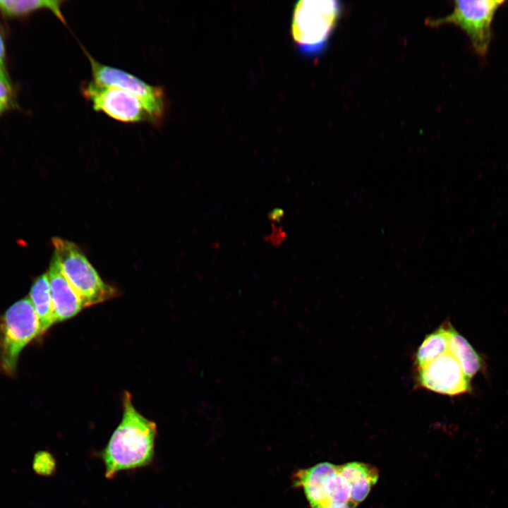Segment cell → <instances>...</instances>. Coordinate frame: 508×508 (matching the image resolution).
I'll use <instances>...</instances> for the list:
<instances>
[{
	"label": "cell",
	"mask_w": 508,
	"mask_h": 508,
	"mask_svg": "<svg viewBox=\"0 0 508 508\" xmlns=\"http://www.w3.org/2000/svg\"><path fill=\"white\" fill-rule=\"evenodd\" d=\"M123 408L121 421L99 454L108 479L119 472L148 466L155 456L157 433L155 423L136 410L128 392L123 394Z\"/></svg>",
	"instance_id": "1"
},
{
	"label": "cell",
	"mask_w": 508,
	"mask_h": 508,
	"mask_svg": "<svg viewBox=\"0 0 508 508\" xmlns=\"http://www.w3.org/2000/svg\"><path fill=\"white\" fill-rule=\"evenodd\" d=\"M341 13L335 0H301L293 11L291 35L298 52L315 57L327 48V42Z\"/></svg>",
	"instance_id": "2"
},
{
	"label": "cell",
	"mask_w": 508,
	"mask_h": 508,
	"mask_svg": "<svg viewBox=\"0 0 508 508\" xmlns=\"http://www.w3.org/2000/svg\"><path fill=\"white\" fill-rule=\"evenodd\" d=\"M41 334L40 323L29 297L11 306L0 316V371L13 376L21 351Z\"/></svg>",
	"instance_id": "3"
},
{
	"label": "cell",
	"mask_w": 508,
	"mask_h": 508,
	"mask_svg": "<svg viewBox=\"0 0 508 508\" xmlns=\"http://www.w3.org/2000/svg\"><path fill=\"white\" fill-rule=\"evenodd\" d=\"M52 243L62 271L84 308L118 296V291L100 278L77 245L57 237L52 238Z\"/></svg>",
	"instance_id": "4"
},
{
	"label": "cell",
	"mask_w": 508,
	"mask_h": 508,
	"mask_svg": "<svg viewBox=\"0 0 508 508\" xmlns=\"http://www.w3.org/2000/svg\"><path fill=\"white\" fill-rule=\"evenodd\" d=\"M91 68L92 81L117 87L140 99L150 113L154 125H159L167 109L165 92L162 86L152 85L141 78L116 67L100 63L82 47Z\"/></svg>",
	"instance_id": "5"
},
{
	"label": "cell",
	"mask_w": 508,
	"mask_h": 508,
	"mask_svg": "<svg viewBox=\"0 0 508 508\" xmlns=\"http://www.w3.org/2000/svg\"><path fill=\"white\" fill-rule=\"evenodd\" d=\"M504 1H456L451 13L445 17L430 20L429 24L437 26L454 24L468 37L475 52L485 56L492 38V23Z\"/></svg>",
	"instance_id": "6"
},
{
	"label": "cell",
	"mask_w": 508,
	"mask_h": 508,
	"mask_svg": "<svg viewBox=\"0 0 508 508\" xmlns=\"http://www.w3.org/2000/svg\"><path fill=\"white\" fill-rule=\"evenodd\" d=\"M80 92L92 108L123 123L150 122L152 117L143 102L133 95L117 87L85 81Z\"/></svg>",
	"instance_id": "7"
},
{
	"label": "cell",
	"mask_w": 508,
	"mask_h": 508,
	"mask_svg": "<svg viewBox=\"0 0 508 508\" xmlns=\"http://www.w3.org/2000/svg\"><path fill=\"white\" fill-rule=\"evenodd\" d=\"M416 379L421 387L451 397L467 393L471 389L470 380L449 351L418 368Z\"/></svg>",
	"instance_id": "8"
},
{
	"label": "cell",
	"mask_w": 508,
	"mask_h": 508,
	"mask_svg": "<svg viewBox=\"0 0 508 508\" xmlns=\"http://www.w3.org/2000/svg\"><path fill=\"white\" fill-rule=\"evenodd\" d=\"M47 275L55 322H62L76 315L84 308L83 302L65 277L54 253Z\"/></svg>",
	"instance_id": "9"
},
{
	"label": "cell",
	"mask_w": 508,
	"mask_h": 508,
	"mask_svg": "<svg viewBox=\"0 0 508 508\" xmlns=\"http://www.w3.org/2000/svg\"><path fill=\"white\" fill-rule=\"evenodd\" d=\"M337 469L330 463H320L295 476V483L302 487L312 508H323L329 503L325 492L327 478Z\"/></svg>",
	"instance_id": "10"
},
{
	"label": "cell",
	"mask_w": 508,
	"mask_h": 508,
	"mask_svg": "<svg viewBox=\"0 0 508 508\" xmlns=\"http://www.w3.org/2000/svg\"><path fill=\"white\" fill-rule=\"evenodd\" d=\"M337 471L350 485L351 501L356 504L366 498L379 477L376 468L362 462L337 466Z\"/></svg>",
	"instance_id": "11"
},
{
	"label": "cell",
	"mask_w": 508,
	"mask_h": 508,
	"mask_svg": "<svg viewBox=\"0 0 508 508\" xmlns=\"http://www.w3.org/2000/svg\"><path fill=\"white\" fill-rule=\"evenodd\" d=\"M449 351L459 362L464 373L471 380L482 367L480 355L470 343L447 322Z\"/></svg>",
	"instance_id": "12"
},
{
	"label": "cell",
	"mask_w": 508,
	"mask_h": 508,
	"mask_svg": "<svg viewBox=\"0 0 508 508\" xmlns=\"http://www.w3.org/2000/svg\"><path fill=\"white\" fill-rule=\"evenodd\" d=\"M29 298L38 317L43 334L55 323L47 273L39 276L35 280Z\"/></svg>",
	"instance_id": "13"
},
{
	"label": "cell",
	"mask_w": 508,
	"mask_h": 508,
	"mask_svg": "<svg viewBox=\"0 0 508 508\" xmlns=\"http://www.w3.org/2000/svg\"><path fill=\"white\" fill-rule=\"evenodd\" d=\"M449 351L447 323L428 334L418 347L415 363L416 368H422Z\"/></svg>",
	"instance_id": "14"
},
{
	"label": "cell",
	"mask_w": 508,
	"mask_h": 508,
	"mask_svg": "<svg viewBox=\"0 0 508 508\" xmlns=\"http://www.w3.org/2000/svg\"><path fill=\"white\" fill-rule=\"evenodd\" d=\"M63 4V1L57 0H0V8L11 15L23 14L37 9L47 8L66 24L61 11Z\"/></svg>",
	"instance_id": "15"
},
{
	"label": "cell",
	"mask_w": 508,
	"mask_h": 508,
	"mask_svg": "<svg viewBox=\"0 0 508 508\" xmlns=\"http://www.w3.org/2000/svg\"><path fill=\"white\" fill-rule=\"evenodd\" d=\"M325 492L329 503H346L351 501V488L337 469L328 476Z\"/></svg>",
	"instance_id": "16"
},
{
	"label": "cell",
	"mask_w": 508,
	"mask_h": 508,
	"mask_svg": "<svg viewBox=\"0 0 508 508\" xmlns=\"http://www.w3.org/2000/svg\"><path fill=\"white\" fill-rule=\"evenodd\" d=\"M32 468L38 475L49 476L55 473L56 460L49 452L40 451L35 454Z\"/></svg>",
	"instance_id": "17"
},
{
	"label": "cell",
	"mask_w": 508,
	"mask_h": 508,
	"mask_svg": "<svg viewBox=\"0 0 508 508\" xmlns=\"http://www.w3.org/2000/svg\"><path fill=\"white\" fill-rule=\"evenodd\" d=\"M11 87L0 80V112L4 110L8 104Z\"/></svg>",
	"instance_id": "18"
},
{
	"label": "cell",
	"mask_w": 508,
	"mask_h": 508,
	"mask_svg": "<svg viewBox=\"0 0 508 508\" xmlns=\"http://www.w3.org/2000/svg\"><path fill=\"white\" fill-rule=\"evenodd\" d=\"M272 226V234L265 238L267 241H270L273 245H279L285 238V233L282 230V227H275L274 224Z\"/></svg>",
	"instance_id": "19"
},
{
	"label": "cell",
	"mask_w": 508,
	"mask_h": 508,
	"mask_svg": "<svg viewBox=\"0 0 508 508\" xmlns=\"http://www.w3.org/2000/svg\"><path fill=\"white\" fill-rule=\"evenodd\" d=\"M4 47L2 38L0 35V80L6 85H9L8 78L6 77L4 66Z\"/></svg>",
	"instance_id": "20"
},
{
	"label": "cell",
	"mask_w": 508,
	"mask_h": 508,
	"mask_svg": "<svg viewBox=\"0 0 508 508\" xmlns=\"http://www.w3.org/2000/svg\"><path fill=\"white\" fill-rule=\"evenodd\" d=\"M270 220L279 222L284 217V210L281 208H275L268 213Z\"/></svg>",
	"instance_id": "21"
},
{
	"label": "cell",
	"mask_w": 508,
	"mask_h": 508,
	"mask_svg": "<svg viewBox=\"0 0 508 508\" xmlns=\"http://www.w3.org/2000/svg\"><path fill=\"white\" fill-rule=\"evenodd\" d=\"M356 504L350 501L346 503H329L323 508H356Z\"/></svg>",
	"instance_id": "22"
}]
</instances>
